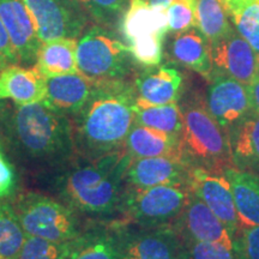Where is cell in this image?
Masks as SVG:
<instances>
[{"label":"cell","mask_w":259,"mask_h":259,"mask_svg":"<svg viewBox=\"0 0 259 259\" xmlns=\"http://www.w3.org/2000/svg\"><path fill=\"white\" fill-rule=\"evenodd\" d=\"M0 126L10 151L28 166L63 167L77 154L71 118L42 102L4 105L0 109Z\"/></svg>","instance_id":"obj_1"},{"label":"cell","mask_w":259,"mask_h":259,"mask_svg":"<svg viewBox=\"0 0 259 259\" xmlns=\"http://www.w3.org/2000/svg\"><path fill=\"white\" fill-rule=\"evenodd\" d=\"M135 103V85L126 79L96 82L88 101L71 118L77 154L96 160L124 148L136 124Z\"/></svg>","instance_id":"obj_2"},{"label":"cell","mask_w":259,"mask_h":259,"mask_svg":"<svg viewBox=\"0 0 259 259\" xmlns=\"http://www.w3.org/2000/svg\"><path fill=\"white\" fill-rule=\"evenodd\" d=\"M131 160L124 147L85 163L70 164L54 181L58 196L83 215L108 218L119 213Z\"/></svg>","instance_id":"obj_3"},{"label":"cell","mask_w":259,"mask_h":259,"mask_svg":"<svg viewBox=\"0 0 259 259\" xmlns=\"http://www.w3.org/2000/svg\"><path fill=\"white\" fill-rule=\"evenodd\" d=\"M183 127L179 136L181 158L193 167L223 173L233 166L229 142L197 94L187 95L179 103Z\"/></svg>","instance_id":"obj_4"},{"label":"cell","mask_w":259,"mask_h":259,"mask_svg":"<svg viewBox=\"0 0 259 259\" xmlns=\"http://www.w3.org/2000/svg\"><path fill=\"white\" fill-rule=\"evenodd\" d=\"M193 192L187 184L134 187L126 184L118 222L139 227L171 225L185 210Z\"/></svg>","instance_id":"obj_5"},{"label":"cell","mask_w":259,"mask_h":259,"mask_svg":"<svg viewBox=\"0 0 259 259\" xmlns=\"http://www.w3.org/2000/svg\"><path fill=\"white\" fill-rule=\"evenodd\" d=\"M134 60L128 45L101 25L87 27L77 41L78 72L95 82L126 79Z\"/></svg>","instance_id":"obj_6"},{"label":"cell","mask_w":259,"mask_h":259,"mask_svg":"<svg viewBox=\"0 0 259 259\" xmlns=\"http://www.w3.org/2000/svg\"><path fill=\"white\" fill-rule=\"evenodd\" d=\"M14 208L27 235L66 242L72 241L83 232L78 213L66 204L45 194H21Z\"/></svg>","instance_id":"obj_7"},{"label":"cell","mask_w":259,"mask_h":259,"mask_svg":"<svg viewBox=\"0 0 259 259\" xmlns=\"http://www.w3.org/2000/svg\"><path fill=\"white\" fill-rule=\"evenodd\" d=\"M114 223L120 259H181L184 241L173 225L139 227Z\"/></svg>","instance_id":"obj_8"},{"label":"cell","mask_w":259,"mask_h":259,"mask_svg":"<svg viewBox=\"0 0 259 259\" xmlns=\"http://www.w3.org/2000/svg\"><path fill=\"white\" fill-rule=\"evenodd\" d=\"M34 18L42 44L60 38L78 40L88 17L74 0H23Z\"/></svg>","instance_id":"obj_9"},{"label":"cell","mask_w":259,"mask_h":259,"mask_svg":"<svg viewBox=\"0 0 259 259\" xmlns=\"http://www.w3.org/2000/svg\"><path fill=\"white\" fill-rule=\"evenodd\" d=\"M205 103L227 138L236 126L253 114L247 87L220 72L212 74Z\"/></svg>","instance_id":"obj_10"},{"label":"cell","mask_w":259,"mask_h":259,"mask_svg":"<svg viewBox=\"0 0 259 259\" xmlns=\"http://www.w3.org/2000/svg\"><path fill=\"white\" fill-rule=\"evenodd\" d=\"M187 185L194 196L198 197L221 220L234 238L239 231V223L231 183L225 174L203 167L190 166Z\"/></svg>","instance_id":"obj_11"},{"label":"cell","mask_w":259,"mask_h":259,"mask_svg":"<svg viewBox=\"0 0 259 259\" xmlns=\"http://www.w3.org/2000/svg\"><path fill=\"white\" fill-rule=\"evenodd\" d=\"M210 50L213 72L227 74L245 85L259 73V56L235 29L211 45Z\"/></svg>","instance_id":"obj_12"},{"label":"cell","mask_w":259,"mask_h":259,"mask_svg":"<svg viewBox=\"0 0 259 259\" xmlns=\"http://www.w3.org/2000/svg\"><path fill=\"white\" fill-rule=\"evenodd\" d=\"M0 18L21 64H36L42 42L34 18L23 0H0Z\"/></svg>","instance_id":"obj_13"},{"label":"cell","mask_w":259,"mask_h":259,"mask_svg":"<svg viewBox=\"0 0 259 259\" xmlns=\"http://www.w3.org/2000/svg\"><path fill=\"white\" fill-rule=\"evenodd\" d=\"M171 225L183 239L216 244L233 251L232 234L221 220L194 193L185 210Z\"/></svg>","instance_id":"obj_14"},{"label":"cell","mask_w":259,"mask_h":259,"mask_svg":"<svg viewBox=\"0 0 259 259\" xmlns=\"http://www.w3.org/2000/svg\"><path fill=\"white\" fill-rule=\"evenodd\" d=\"M189 168L190 164L179 157L132 158L125 179L127 185L141 189L169 184H187Z\"/></svg>","instance_id":"obj_15"},{"label":"cell","mask_w":259,"mask_h":259,"mask_svg":"<svg viewBox=\"0 0 259 259\" xmlns=\"http://www.w3.org/2000/svg\"><path fill=\"white\" fill-rule=\"evenodd\" d=\"M134 85L138 101L147 105H167L180 100L184 74L173 65H157L139 73Z\"/></svg>","instance_id":"obj_16"},{"label":"cell","mask_w":259,"mask_h":259,"mask_svg":"<svg viewBox=\"0 0 259 259\" xmlns=\"http://www.w3.org/2000/svg\"><path fill=\"white\" fill-rule=\"evenodd\" d=\"M95 84V80L79 72L46 78V97L42 103L52 111L72 118L88 101Z\"/></svg>","instance_id":"obj_17"},{"label":"cell","mask_w":259,"mask_h":259,"mask_svg":"<svg viewBox=\"0 0 259 259\" xmlns=\"http://www.w3.org/2000/svg\"><path fill=\"white\" fill-rule=\"evenodd\" d=\"M46 97V78L36 67L9 65L0 70V101L11 100L16 105L42 102Z\"/></svg>","instance_id":"obj_18"},{"label":"cell","mask_w":259,"mask_h":259,"mask_svg":"<svg viewBox=\"0 0 259 259\" xmlns=\"http://www.w3.org/2000/svg\"><path fill=\"white\" fill-rule=\"evenodd\" d=\"M120 29L130 42L148 36H166L168 14L164 6H151L144 0H130L121 18Z\"/></svg>","instance_id":"obj_19"},{"label":"cell","mask_w":259,"mask_h":259,"mask_svg":"<svg viewBox=\"0 0 259 259\" xmlns=\"http://www.w3.org/2000/svg\"><path fill=\"white\" fill-rule=\"evenodd\" d=\"M223 174L229 180L234 199L239 229L259 226V176L234 166Z\"/></svg>","instance_id":"obj_20"},{"label":"cell","mask_w":259,"mask_h":259,"mask_svg":"<svg viewBox=\"0 0 259 259\" xmlns=\"http://www.w3.org/2000/svg\"><path fill=\"white\" fill-rule=\"evenodd\" d=\"M173 59L210 82L213 74L209 42L197 28L176 32L170 44Z\"/></svg>","instance_id":"obj_21"},{"label":"cell","mask_w":259,"mask_h":259,"mask_svg":"<svg viewBox=\"0 0 259 259\" xmlns=\"http://www.w3.org/2000/svg\"><path fill=\"white\" fill-rule=\"evenodd\" d=\"M67 259H120L115 223L83 231L71 241Z\"/></svg>","instance_id":"obj_22"},{"label":"cell","mask_w":259,"mask_h":259,"mask_svg":"<svg viewBox=\"0 0 259 259\" xmlns=\"http://www.w3.org/2000/svg\"><path fill=\"white\" fill-rule=\"evenodd\" d=\"M125 148L131 158L156 156L181 158L179 138L138 124H135L130 130L125 141Z\"/></svg>","instance_id":"obj_23"},{"label":"cell","mask_w":259,"mask_h":259,"mask_svg":"<svg viewBox=\"0 0 259 259\" xmlns=\"http://www.w3.org/2000/svg\"><path fill=\"white\" fill-rule=\"evenodd\" d=\"M233 166L259 176V115L251 114L228 136Z\"/></svg>","instance_id":"obj_24"},{"label":"cell","mask_w":259,"mask_h":259,"mask_svg":"<svg viewBox=\"0 0 259 259\" xmlns=\"http://www.w3.org/2000/svg\"><path fill=\"white\" fill-rule=\"evenodd\" d=\"M77 38H60L42 44L35 67L45 78L78 72Z\"/></svg>","instance_id":"obj_25"},{"label":"cell","mask_w":259,"mask_h":259,"mask_svg":"<svg viewBox=\"0 0 259 259\" xmlns=\"http://www.w3.org/2000/svg\"><path fill=\"white\" fill-rule=\"evenodd\" d=\"M135 121L138 125L158 130L179 138L183 127V115L179 102L147 105L136 100Z\"/></svg>","instance_id":"obj_26"},{"label":"cell","mask_w":259,"mask_h":259,"mask_svg":"<svg viewBox=\"0 0 259 259\" xmlns=\"http://www.w3.org/2000/svg\"><path fill=\"white\" fill-rule=\"evenodd\" d=\"M233 27L259 56V0H220Z\"/></svg>","instance_id":"obj_27"},{"label":"cell","mask_w":259,"mask_h":259,"mask_svg":"<svg viewBox=\"0 0 259 259\" xmlns=\"http://www.w3.org/2000/svg\"><path fill=\"white\" fill-rule=\"evenodd\" d=\"M196 21V28L210 46L234 30L220 0H197Z\"/></svg>","instance_id":"obj_28"},{"label":"cell","mask_w":259,"mask_h":259,"mask_svg":"<svg viewBox=\"0 0 259 259\" xmlns=\"http://www.w3.org/2000/svg\"><path fill=\"white\" fill-rule=\"evenodd\" d=\"M25 238L14 205L0 199V259H18Z\"/></svg>","instance_id":"obj_29"},{"label":"cell","mask_w":259,"mask_h":259,"mask_svg":"<svg viewBox=\"0 0 259 259\" xmlns=\"http://www.w3.org/2000/svg\"><path fill=\"white\" fill-rule=\"evenodd\" d=\"M88 19L101 27L111 29L120 25L130 0H74Z\"/></svg>","instance_id":"obj_30"},{"label":"cell","mask_w":259,"mask_h":259,"mask_svg":"<svg viewBox=\"0 0 259 259\" xmlns=\"http://www.w3.org/2000/svg\"><path fill=\"white\" fill-rule=\"evenodd\" d=\"M71 241L57 242L27 235L18 259H67Z\"/></svg>","instance_id":"obj_31"},{"label":"cell","mask_w":259,"mask_h":259,"mask_svg":"<svg viewBox=\"0 0 259 259\" xmlns=\"http://www.w3.org/2000/svg\"><path fill=\"white\" fill-rule=\"evenodd\" d=\"M163 36H148L130 42L132 58L143 66H157L163 58Z\"/></svg>","instance_id":"obj_32"},{"label":"cell","mask_w":259,"mask_h":259,"mask_svg":"<svg viewBox=\"0 0 259 259\" xmlns=\"http://www.w3.org/2000/svg\"><path fill=\"white\" fill-rule=\"evenodd\" d=\"M196 6L197 0H173L167 6L168 30L180 32L196 28Z\"/></svg>","instance_id":"obj_33"},{"label":"cell","mask_w":259,"mask_h":259,"mask_svg":"<svg viewBox=\"0 0 259 259\" xmlns=\"http://www.w3.org/2000/svg\"><path fill=\"white\" fill-rule=\"evenodd\" d=\"M181 259H235L232 250L216 244L183 239Z\"/></svg>","instance_id":"obj_34"},{"label":"cell","mask_w":259,"mask_h":259,"mask_svg":"<svg viewBox=\"0 0 259 259\" xmlns=\"http://www.w3.org/2000/svg\"><path fill=\"white\" fill-rule=\"evenodd\" d=\"M235 259H259V226L240 228L233 238Z\"/></svg>","instance_id":"obj_35"},{"label":"cell","mask_w":259,"mask_h":259,"mask_svg":"<svg viewBox=\"0 0 259 259\" xmlns=\"http://www.w3.org/2000/svg\"><path fill=\"white\" fill-rule=\"evenodd\" d=\"M17 185V176L12 163L8 160L0 145V199L12 196Z\"/></svg>","instance_id":"obj_36"},{"label":"cell","mask_w":259,"mask_h":259,"mask_svg":"<svg viewBox=\"0 0 259 259\" xmlns=\"http://www.w3.org/2000/svg\"><path fill=\"white\" fill-rule=\"evenodd\" d=\"M17 54L12 47L11 41H10L9 34L6 31V28L0 18V70L9 65L18 64Z\"/></svg>","instance_id":"obj_37"},{"label":"cell","mask_w":259,"mask_h":259,"mask_svg":"<svg viewBox=\"0 0 259 259\" xmlns=\"http://www.w3.org/2000/svg\"><path fill=\"white\" fill-rule=\"evenodd\" d=\"M246 87H247L252 111H253L254 114L259 115V73L254 77V79Z\"/></svg>","instance_id":"obj_38"},{"label":"cell","mask_w":259,"mask_h":259,"mask_svg":"<svg viewBox=\"0 0 259 259\" xmlns=\"http://www.w3.org/2000/svg\"><path fill=\"white\" fill-rule=\"evenodd\" d=\"M144 2L151 6H164V8H167L173 0H144Z\"/></svg>","instance_id":"obj_39"},{"label":"cell","mask_w":259,"mask_h":259,"mask_svg":"<svg viewBox=\"0 0 259 259\" xmlns=\"http://www.w3.org/2000/svg\"><path fill=\"white\" fill-rule=\"evenodd\" d=\"M3 106H4V105H3V103H2V101H0V109H2V108H3Z\"/></svg>","instance_id":"obj_40"}]
</instances>
